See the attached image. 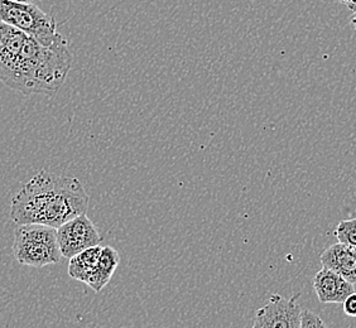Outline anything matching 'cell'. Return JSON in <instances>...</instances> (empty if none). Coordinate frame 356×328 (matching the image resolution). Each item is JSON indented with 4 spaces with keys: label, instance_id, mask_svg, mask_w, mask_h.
<instances>
[{
    "label": "cell",
    "instance_id": "2",
    "mask_svg": "<svg viewBox=\"0 0 356 328\" xmlns=\"http://www.w3.org/2000/svg\"><path fill=\"white\" fill-rule=\"evenodd\" d=\"M89 196L75 177L41 171L23 186L10 205V218L17 225L41 224L60 227L88 211Z\"/></svg>",
    "mask_w": 356,
    "mask_h": 328
},
{
    "label": "cell",
    "instance_id": "3",
    "mask_svg": "<svg viewBox=\"0 0 356 328\" xmlns=\"http://www.w3.org/2000/svg\"><path fill=\"white\" fill-rule=\"evenodd\" d=\"M15 260L27 267L43 268L57 264L62 258L57 229L41 224H21L14 230Z\"/></svg>",
    "mask_w": 356,
    "mask_h": 328
},
{
    "label": "cell",
    "instance_id": "15",
    "mask_svg": "<svg viewBox=\"0 0 356 328\" xmlns=\"http://www.w3.org/2000/svg\"><path fill=\"white\" fill-rule=\"evenodd\" d=\"M351 26L356 31V9L354 10V14H353V17H351Z\"/></svg>",
    "mask_w": 356,
    "mask_h": 328
},
{
    "label": "cell",
    "instance_id": "8",
    "mask_svg": "<svg viewBox=\"0 0 356 328\" xmlns=\"http://www.w3.org/2000/svg\"><path fill=\"white\" fill-rule=\"evenodd\" d=\"M322 267L340 274L354 286L356 284V247L337 243L327 247L321 255Z\"/></svg>",
    "mask_w": 356,
    "mask_h": 328
},
{
    "label": "cell",
    "instance_id": "1",
    "mask_svg": "<svg viewBox=\"0 0 356 328\" xmlns=\"http://www.w3.org/2000/svg\"><path fill=\"white\" fill-rule=\"evenodd\" d=\"M67 43L44 46L21 29L0 22V82L24 95L52 96L69 75Z\"/></svg>",
    "mask_w": 356,
    "mask_h": 328
},
{
    "label": "cell",
    "instance_id": "5",
    "mask_svg": "<svg viewBox=\"0 0 356 328\" xmlns=\"http://www.w3.org/2000/svg\"><path fill=\"white\" fill-rule=\"evenodd\" d=\"M57 241L62 258H72L91 246L100 245L103 238L86 212L57 227Z\"/></svg>",
    "mask_w": 356,
    "mask_h": 328
},
{
    "label": "cell",
    "instance_id": "6",
    "mask_svg": "<svg viewBox=\"0 0 356 328\" xmlns=\"http://www.w3.org/2000/svg\"><path fill=\"white\" fill-rule=\"evenodd\" d=\"M300 294L284 298L273 294L264 307L259 308L254 318V328H300L302 309Z\"/></svg>",
    "mask_w": 356,
    "mask_h": 328
},
{
    "label": "cell",
    "instance_id": "7",
    "mask_svg": "<svg viewBox=\"0 0 356 328\" xmlns=\"http://www.w3.org/2000/svg\"><path fill=\"white\" fill-rule=\"evenodd\" d=\"M314 289L321 303H341L345 298L355 292L354 284L340 274L327 268H322L314 278Z\"/></svg>",
    "mask_w": 356,
    "mask_h": 328
},
{
    "label": "cell",
    "instance_id": "14",
    "mask_svg": "<svg viewBox=\"0 0 356 328\" xmlns=\"http://www.w3.org/2000/svg\"><path fill=\"white\" fill-rule=\"evenodd\" d=\"M335 1L349 8L350 10H353V12L356 9V0H335Z\"/></svg>",
    "mask_w": 356,
    "mask_h": 328
},
{
    "label": "cell",
    "instance_id": "13",
    "mask_svg": "<svg viewBox=\"0 0 356 328\" xmlns=\"http://www.w3.org/2000/svg\"><path fill=\"white\" fill-rule=\"evenodd\" d=\"M343 309L345 315L356 317V292L350 294L343 302Z\"/></svg>",
    "mask_w": 356,
    "mask_h": 328
},
{
    "label": "cell",
    "instance_id": "4",
    "mask_svg": "<svg viewBox=\"0 0 356 328\" xmlns=\"http://www.w3.org/2000/svg\"><path fill=\"white\" fill-rule=\"evenodd\" d=\"M0 22L21 29L44 46L67 43L57 31L55 18L44 13L33 3L0 0Z\"/></svg>",
    "mask_w": 356,
    "mask_h": 328
},
{
    "label": "cell",
    "instance_id": "16",
    "mask_svg": "<svg viewBox=\"0 0 356 328\" xmlns=\"http://www.w3.org/2000/svg\"><path fill=\"white\" fill-rule=\"evenodd\" d=\"M15 1H23V3H33V0H15Z\"/></svg>",
    "mask_w": 356,
    "mask_h": 328
},
{
    "label": "cell",
    "instance_id": "11",
    "mask_svg": "<svg viewBox=\"0 0 356 328\" xmlns=\"http://www.w3.org/2000/svg\"><path fill=\"white\" fill-rule=\"evenodd\" d=\"M335 236L339 243L356 247V219L341 221L336 227Z\"/></svg>",
    "mask_w": 356,
    "mask_h": 328
},
{
    "label": "cell",
    "instance_id": "12",
    "mask_svg": "<svg viewBox=\"0 0 356 328\" xmlns=\"http://www.w3.org/2000/svg\"><path fill=\"white\" fill-rule=\"evenodd\" d=\"M301 328H326L327 325L322 321L320 315H315L309 309H303L301 312Z\"/></svg>",
    "mask_w": 356,
    "mask_h": 328
},
{
    "label": "cell",
    "instance_id": "9",
    "mask_svg": "<svg viewBox=\"0 0 356 328\" xmlns=\"http://www.w3.org/2000/svg\"><path fill=\"white\" fill-rule=\"evenodd\" d=\"M103 247L100 245L91 246L81 253L70 258L69 275L75 281L89 283L92 274L95 273L102 255Z\"/></svg>",
    "mask_w": 356,
    "mask_h": 328
},
{
    "label": "cell",
    "instance_id": "10",
    "mask_svg": "<svg viewBox=\"0 0 356 328\" xmlns=\"http://www.w3.org/2000/svg\"><path fill=\"white\" fill-rule=\"evenodd\" d=\"M119 263H120V256L114 247L111 246L103 247L95 273L92 274L88 286L92 288V290L96 293L100 292L109 283L113 274L117 270Z\"/></svg>",
    "mask_w": 356,
    "mask_h": 328
}]
</instances>
